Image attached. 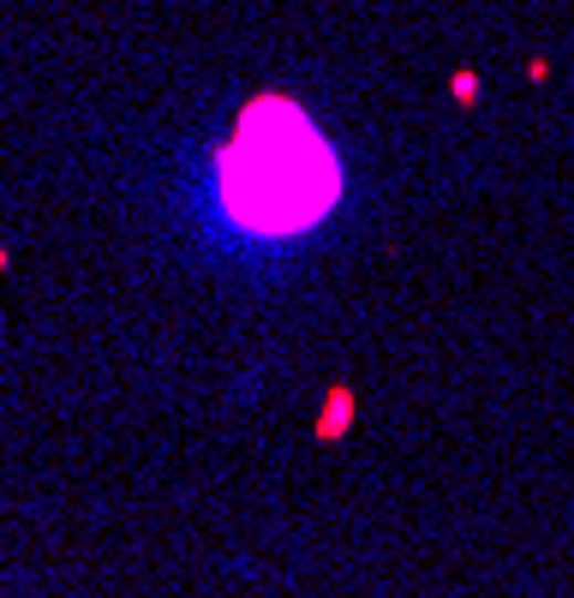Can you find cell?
Returning <instances> with one entry per match:
<instances>
[{"label":"cell","instance_id":"1","mask_svg":"<svg viewBox=\"0 0 574 598\" xmlns=\"http://www.w3.org/2000/svg\"><path fill=\"white\" fill-rule=\"evenodd\" d=\"M228 180H233V198H240V216L288 233L335 203L330 150L288 102H258L246 114V138L228 150Z\"/></svg>","mask_w":574,"mask_h":598}]
</instances>
